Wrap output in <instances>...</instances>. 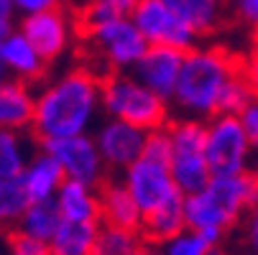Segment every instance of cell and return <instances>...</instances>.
I'll return each instance as SVG.
<instances>
[{"instance_id":"e575fe53","label":"cell","mask_w":258,"mask_h":255,"mask_svg":"<svg viewBox=\"0 0 258 255\" xmlns=\"http://www.w3.org/2000/svg\"><path fill=\"white\" fill-rule=\"evenodd\" d=\"M13 8H16L13 0H0V21H11Z\"/></svg>"},{"instance_id":"f1b7e54d","label":"cell","mask_w":258,"mask_h":255,"mask_svg":"<svg viewBox=\"0 0 258 255\" xmlns=\"http://www.w3.org/2000/svg\"><path fill=\"white\" fill-rule=\"evenodd\" d=\"M8 247H11V255H51L49 242L36 240V237L21 232L18 227L8 230Z\"/></svg>"},{"instance_id":"9c48e42d","label":"cell","mask_w":258,"mask_h":255,"mask_svg":"<svg viewBox=\"0 0 258 255\" xmlns=\"http://www.w3.org/2000/svg\"><path fill=\"white\" fill-rule=\"evenodd\" d=\"M41 148L51 153L67 179L82 181L87 187H100L102 184V153L97 148V140L87 135H72V138H56V140H44Z\"/></svg>"},{"instance_id":"52a82bcc","label":"cell","mask_w":258,"mask_h":255,"mask_svg":"<svg viewBox=\"0 0 258 255\" xmlns=\"http://www.w3.org/2000/svg\"><path fill=\"white\" fill-rule=\"evenodd\" d=\"M131 18L151 46H171L179 51H192L197 44V31L189 23H184L161 0H138Z\"/></svg>"},{"instance_id":"ac0fdd59","label":"cell","mask_w":258,"mask_h":255,"mask_svg":"<svg viewBox=\"0 0 258 255\" xmlns=\"http://www.w3.org/2000/svg\"><path fill=\"white\" fill-rule=\"evenodd\" d=\"M33 113L36 100L23 82L0 84V128L23 130L26 125H33Z\"/></svg>"},{"instance_id":"6da1fadb","label":"cell","mask_w":258,"mask_h":255,"mask_svg":"<svg viewBox=\"0 0 258 255\" xmlns=\"http://www.w3.org/2000/svg\"><path fill=\"white\" fill-rule=\"evenodd\" d=\"M102 102V82L87 69H75L72 74L51 84L39 100L33 113V135L44 140L82 135Z\"/></svg>"},{"instance_id":"7c38bea8","label":"cell","mask_w":258,"mask_h":255,"mask_svg":"<svg viewBox=\"0 0 258 255\" xmlns=\"http://www.w3.org/2000/svg\"><path fill=\"white\" fill-rule=\"evenodd\" d=\"M146 138L149 130L131 125L125 120H110L97 133V148L102 153V161L113 168H128L133 166L146 148Z\"/></svg>"},{"instance_id":"83f0119b","label":"cell","mask_w":258,"mask_h":255,"mask_svg":"<svg viewBox=\"0 0 258 255\" xmlns=\"http://www.w3.org/2000/svg\"><path fill=\"white\" fill-rule=\"evenodd\" d=\"M166 255H217V252L215 245H210L197 230H189L166 242Z\"/></svg>"},{"instance_id":"4dcf8cb0","label":"cell","mask_w":258,"mask_h":255,"mask_svg":"<svg viewBox=\"0 0 258 255\" xmlns=\"http://www.w3.org/2000/svg\"><path fill=\"white\" fill-rule=\"evenodd\" d=\"M243 74H245L253 95L258 97V36H253V49L243 56Z\"/></svg>"},{"instance_id":"d6986e66","label":"cell","mask_w":258,"mask_h":255,"mask_svg":"<svg viewBox=\"0 0 258 255\" xmlns=\"http://www.w3.org/2000/svg\"><path fill=\"white\" fill-rule=\"evenodd\" d=\"M161 3H166L184 23H189L197 36L217 31L228 11L225 0H161Z\"/></svg>"},{"instance_id":"2e32d148","label":"cell","mask_w":258,"mask_h":255,"mask_svg":"<svg viewBox=\"0 0 258 255\" xmlns=\"http://www.w3.org/2000/svg\"><path fill=\"white\" fill-rule=\"evenodd\" d=\"M23 181L31 194V202H44V199H54L59 194L61 184L67 181V174H64L61 163L41 148V156H36L26 166Z\"/></svg>"},{"instance_id":"74e56055","label":"cell","mask_w":258,"mask_h":255,"mask_svg":"<svg viewBox=\"0 0 258 255\" xmlns=\"http://www.w3.org/2000/svg\"><path fill=\"white\" fill-rule=\"evenodd\" d=\"M255 174H258V168H255Z\"/></svg>"},{"instance_id":"44dd1931","label":"cell","mask_w":258,"mask_h":255,"mask_svg":"<svg viewBox=\"0 0 258 255\" xmlns=\"http://www.w3.org/2000/svg\"><path fill=\"white\" fill-rule=\"evenodd\" d=\"M0 46H3L6 64L18 77H23V79H39L41 77L46 59L36 51V46L26 39V33H11Z\"/></svg>"},{"instance_id":"d4e9b609","label":"cell","mask_w":258,"mask_h":255,"mask_svg":"<svg viewBox=\"0 0 258 255\" xmlns=\"http://www.w3.org/2000/svg\"><path fill=\"white\" fill-rule=\"evenodd\" d=\"M28 207H31V194L26 189L23 174L0 179V225H8L13 230V225L21 222Z\"/></svg>"},{"instance_id":"30bf717a","label":"cell","mask_w":258,"mask_h":255,"mask_svg":"<svg viewBox=\"0 0 258 255\" xmlns=\"http://www.w3.org/2000/svg\"><path fill=\"white\" fill-rule=\"evenodd\" d=\"M125 187L133 194V199L138 202L141 212H154L156 207L166 204L169 199H174L179 192L176 181L171 176V168L149 158H138L133 166L125 168Z\"/></svg>"},{"instance_id":"9a60e30c","label":"cell","mask_w":258,"mask_h":255,"mask_svg":"<svg viewBox=\"0 0 258 255\" xmlns=\"http://www.w3.org/2000/svg\"><path fill=\"white\" fill-rule=\"evenodd\" d=\"M187 227V217H184V194H176L166 204L156 207L154 212L143 214V222L138 227L141 242H169Z\"/></svg>"},{"instance_id":"5b68a950","label":"cell","mask_w":258,"mask_h":255,"mask_svg":"<svg viewBox=\"0 0 258 255\" xmlns=\"http://www.w3.org/2000/svg\"><path fill=\"white\" fill-rule=\"evenodd\" d=\"M169 135H171V176L184 197L200 194L207 189L212 171L205 156L207 145V125L195 123V120H176L169 123Z\"/></svg>"},{"instance_id":"f546056e","label":"cell","mask_w":258,"mask_h":255,"mask_svg":"<svg viewBox=\"0 0 258 255\" xmlns=\"http://www.w3.org/2000/svg\"><path fill=\"white\" fill-rule=\"evenodd\" d=\"M228 11L258 36V0H225Z\"/></svg>"},{"instance_id":"4316f807","label":"cell","mask_w":258,"mask_h":255,"mask_svg":"<svg viewBox=\"0 0 258 255\" xmlns=\"http://www.w3.org/2000/svg\"><path fill=\"white\" fill-rule=\"evenodd\" d=\"M253 97L255 95H253V90H250V84H248V79L243 74V66H240V71L225 84L223 95H220L215 115H240L245 107L250 105Z\"/></svg>"},{"instance_id":"8992f818","label":"cell","mask_w":258,"mask_h":255,"mask_svg":"<svg viewBox=\"0 0 258 255\" xmlns=\"http://www.w3.org/2000/svg\"><path fill=\"white\" fill-rule=\"evenodd\" d=\"M250 138L243 128L240 115H215L207 125L205 156L212 176H235L248 171Z\"/></svg>"},{"instance_id":"3957f363","label":"cell","mask_w":258,"mask_h":255,"mask_svg":"<svg viewBox=\"0 0 258 255\" xmlns=\"http://www.w3.org/2000/svg\"><path fill=\"white\" fill-rule=\"evenodd\" d=\"M243 209H258V174L243 171L235 176H212L207 189L184 197V217L189 230L230 227Z\"/></svg>"},{"instance_id":"5bb4252c","label":"cell","mask_w":258,"mask_h":255,"mask_svg":"<svg viewBox=\"0 0 258 255\" xmlns=\"http://www.w3.org/2000/svg\"><path fill=\"white\" fill-rule=\"evenodd\" d=\"M97 197H100V209H102V222L138 232L143 222V212L125 184L102 181L97 187Z\"/></svg>"},{"instance_id":"cb8c5ba5","label":"cell","mask_w":258,"mask_h":255,"mask_svg":"<svg viewBox=\"0 0 258 255\" xmlns=\"http://www.w3.org/2000/svg\"><path fill=\"white\" fill-rule=\"evenodd\" d=\"M138 6V0H87V6L80 11L77 31L80 36L107 23V21H118V18H131Z\"/></svg>"},{"instance_id":"8d00e7d4","label":"cell","mask_w":258,"mask_h":255,"mask_svg":"<svg viewBox=\"0 0 258 255\" xmlns=\"http://www.w3.org/2000/svg\"><path fill=\"white\" fill-rule=\"evenodd\" d=\"M133 255H159V252H156L154 247H149L146 242H141V245H138V250H136Z\"/></svg>"},{"instance_id":"277c9868","label":"cell","mask_w":258,"mask_h":255,"mask_svg":"<svg viewBox=\"0 0 258 255\" xmlns=\"http://www.w3.org/2000/svg\"><path fill=\"white\" fill-rule=\"evenodd\" d=\"M102 105L113 118L146 130H159L169 125L166 100L141 84L136 77H125L118 71L102 82Z\"/></svg>"},{"instance_id":"484cf974","label":"cell","mask_w":258,"mask_h":255,"mask_svg":"<svg viewBox=\"0 0 258 255\" xmlns=\"http://www.w3.org/2000/svg\"><path fill=\"white\" fill-rule=\"evenodd\" d=\"M138 245H141L138 232L102 222L100 232H97V240H95L92 255H133L138 250Z\"/></svg>"},{"instance_id":"d590c367","label":"cell","mask_w":258,"mask_h":255,"mask_svg":"<svg viewBox=\"0 0 258 255\" xmlns=\"http://www.w3.org/2000/svg\"><path fill=\"white\" fill-rule=\"evenodd\" d=\"M11 66L6 64V56H3V46H0V84L6 82V71H8Z\"/></svg>"},{"instance_id":"603a6c76","label":"cell","mask_w":258,"mask_h":255,"mask_svg":"<svg viewBox=\"0 0 258 255\" xmlns=\"http://www.w3.org/2000/svg\"><path fill=\"white\" fill-rule=\"evenodd\" d=\"M31 140H36V135L26 138L21 130L0 128V179L18 176L26 171L28 158H31L28 153Z\"/></svg>"},{"instance_id":"8fae6325","label":"cell","mask_w":258,"mask_h":255,"mask_svg":"<svg viewBox=\"0 0 258 255\" xmlns=\"http://www.w3.org/2000/svg\"><path fill=\"white\" fill-rule=\"evenodd\" d=\"M187 51H179L171 46H149L136 64H133V77L146 84L151 92H156L164 100L174 97L176 90V79L181 71V61Z\"/></svg>"},{"instance_id":"7402d4cb","label":"cell","mask_w":258,"mask_h":255,"mask_svg":"<svg viewBox=\"0 0 258 255\" xmlns=\"http://www.w3.org/2000/svg\"><path fill=\"white\" fill-rule=\"evenodd\" d=\"M61 220L64 217H61L56 197L54 199H44V202H31V207L26 209V214L21 217V222H18V230L31 235V237H36V240L51 242V237L59 230Z\"/></svg>"},{"instance_id":"7a4b0ae2","label":"cell","mask_w":258,"mask_h":255,"mask_svg":"<svg viewBox=\"0 0 258 255\" xmlns=\"http://www.w3.org/2000/svg\"><path fill=\"white\" fill-rule=\"evenodd\" d=\"M243 66V56H235L225 49H192L184 54L181 71L176 79L174 100L181 110L215 115L217 100L225 84L238 74Z\"/></svg>"},{"instance_id":"d6a6232c","label":"cell","mask_w":258,"mask_h":255,"mask_svg":"<svg viewBox=\"0 0 258 255\" xmlns=\"http://www.w3.org/2000/svg\"><path fill=\"white\" fill-rule=\"evenodd\" d=\"M16 8L23 11L26 16H33V13H44V11H54L59 0H13Z\"/></svg>"},{"instance_id":"4fadbf2b","label":"cell","mask_w":258,"mask_h":255,"mask_svg":"<svg viewBox=\"0 0 258 255\" xmlns=\"http://www.w3.org/2000/svg\"><path fill=\"white\" fill-rule=\"evenodd\" d=\"M21 33H26V39L36 46V51L49 61L59 56L67 46V18L59 8L33 13L23 18Z\"/></svg>"},{"instance_id":"ffe728a7","label":"cell","mask_w":258,"mask_h":255,"mask_svg":"<svg viewBox=\"0 0 258 255\" xmlns=\"http://www.w3.org/2000/svg\"><path fill=\"white\" fill-rule=\"evenodd\" d=\"M102 220L97 222H75L61 220L59 230L51 237V255H92L95 240L100 232Z\"/></svg>"},{"instance_id":"836d02e7","label":"cell","mask_w":258,"mask_h":255,"mask_svg":"<svg viewBox=\"0 0 258 255\" xmlns=\"http://www.w3.org/2000/svg\"><path fill=\"white\" fill-rule=\"evenodd\" d=\"M253 217H250V225H248V235H250V245H253V250L258 252V209L255 212H250Z\"/></svg>"},{"instance_id":"e0dca14e","label":"cell","mask_w":258,"mask_h":255,"mask_svg":"<svg viewBox=\"0 0 258 255\" xmlns=\"http://www.w3.org/2000/svg\"><path fill=\"white\" fill-rule=\"evenodd\" d=\"M59 209L64 220H75V222H97L102 220V209H100V197L92 194V189L82 181L67 179L59 194H56Z\"/></svg>"},{"instance_id":"ba28073f","label":"cell","mask_w":258,"mask_h":255,"mask_svg":"<svg viewBox=\"0 0 258 255\" xmlns=\"http://www.w3.org/2000/svg\"><path fill=\"white\" fill-rule=\"evenodd\" d=\"M82 39H90L100 56L113 66H133L146 51H149V39L141 33V28L133 23V18H118V21H107L87 33H82Z\"/></svg>"},{"instance_id":"1f68e13d","label":"cell","mask_w":258,"mask_h":255,"mask_svg":"<svg viewBox=\"0 0 258 255\" xmlns=\"http://www.w3.org/2000/svg\"><path fill=\"white\" fill-rule=\"evenodd\" d=\"M240 120H243V128H245V133H248L250 143L258 148V97H253V100H250V105L240 113Z\"/></svg>"}]
</instances>
